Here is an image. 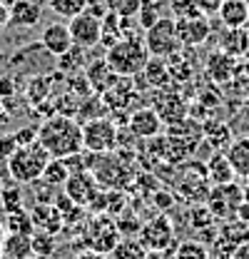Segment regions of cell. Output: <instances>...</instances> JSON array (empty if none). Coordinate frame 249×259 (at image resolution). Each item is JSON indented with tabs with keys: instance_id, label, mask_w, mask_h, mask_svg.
I'll return each instance as SVG.
<instances>
[{
	"instance_id": "1",
	"label": "cell",
	"mask_w": 249,
	"mask_h": 259,
	"mask_svg": "<svg viewBox=\"0 0 249 259\" xmlns=\"http://www.w3.org/2000/svg\"><path fill=\"white\" fill-rule=\"evenodd\" d=\"M37 142L48 150L53 160H67L85 150L82 145V125L75 117L53 115L37 127Z\"/></svg>"
},
{
	"instance_id": "2",
	"label": "cell",
	"mask_w": 249,
	"mask_h": 259,
	"mask_svg": "<svg viewBox=\"0 0 249 259\" xmlns=\"http://www.w3.org/2000/svg\"><path fill=\"white\" fill-rule=\"evenodd\" d=\"M50 160L53 157L48 155V150L35 140L32 145L18 147L5 164H8V175H10V180L15 185H32V182H37L43 177V172H45Z\"/></svg>"
},
{
	"instance_id": "3",
	"label": "cell",
	"mask_w": 249,
	"mask_h": 259,
	"mask_svg": "<svg viewBox=\"0 0 249 259\" xmlns=\"http://www.w3.org/2000/svg\"><path fill=\"white\" fill-rule=\"evenodd\" d=\"M105 60L115 70V75L137 77V75H142L145 65L150 60V53H147L142 37H130V40H122V42L107 48L105 50Z\"/></svg>"
},
{
	"instance_id": "4",
	"label": "cell",
	"mask_w": 249,
	"mask_h": 259,
	"mask_svg": "<svg viewBox=\"0 0 249 259\" xmlns=\"http://www.w3.org/2000/svg\"><path fill=\"white\" fill-rule=\"evenodd\" d=\"M142 40H145L150 58H164L167 60V58H172L175 53L182 50V40H180L175 18H159L152 28L145 30Z\"/></svg>"
},
{
	"instance_id": "5",
	"label": "cell",
	"mask_w": 249,
	"mask_h": 259,
	"mask_svg": "<svg viewBox=\"0 0 249 259\" xmlns=\"http://www.w3.org/2000/svg\"><path fill=\"white\" fill-rule=\"evenodd\" d=\"M82 145L93 155H110L120 145V125L110 117H97L82 125Z\"/></svg>"
},
{
	"instance_id": "6",
	"label": "cell",
	"mask_w": 249,
	"mask_h": 259,
	"mask_svg": "<svg viewBox=\"0 0 249 259\" xmlns=\"http://www.w3.org/2000/svg\"><path fill=\"white\" fill-rule=\"evenodd\" d=\"M137 237H140V242L145 244L147 252H175V247L180 244L175 225L167 214H157L152 220H147Z\"/></svg>"
},
{
	"instance_id": "7",
	"label": "cell",
	"mask_w": 249,
	"mask_h": 259,
	"mask_svg": "<svg viewBox=\"0 0 249 259\" xmlns=\"http://www.w3.org/2000/svg\"><path fill=\"white\" fill-rule=\"evenodd\" d=\"M207 207L212 209V214L217 220H234L242 202H244V187L242 185H219V187H212V192L207 197Z\"/></svg>"
},
{
	"instance_id": "8",
	"label": "cell",
	"mask_w": 249,
	"mask_h": 259,
	"mask_svg": "<svg viewBox=\"0 0 249 259\" xmlns=\"http://www.w3.org/2000/svg\"><path fill=\"white\" fill-rule=\"evenodd\" d=\"M67 28H70V35H72V42L90 50L95 45H100V35H102V20L90 15L88 10L75 15L72 20H67Z\"/></svg>"
},
{
	"instance_id": "9",
	"label": "cell",
	"mask_w": 249,
	"mask_h": 259,
	"mask_svg": "<svg viewBox=\"0 0 249 259\" xmlns=\"http://www.w3.org/2000/svg\"><path fill=\"white\" fill-rule=\"evenodd\" d=\"M155 112L162 117V122L167 125H177L187 120V102L177 95L172 88H164V90H155Z\"/></svg>"
},
{
	"instance_id": "10",
	"label": "cell",
	"mask_w": 249,
	"mask_h": 259,
	"mask_svg": "<svg viewBox=\"0 0 249 259\" xmlns=\"http://www.w3.org/2000/svg\"><path fill=\"white\" fill-rule=\"evenodd\" d=\"M177 23V32L182 40V48H199L212 37V23L207 15L192 18V20H175Z\"/></svg>"
},
{
	"instance_id": "11",
	"label": "cell",
	"mask_w": 249,
	"mask_h": 259,
	"mask_svg": "<svg viewBox=\"0 0 249 259\" xmlns=\"http://www.w3.org/2000/svg\"><path fill=\"white\" fill-rule=\"evenodd\" d=\"M65 194L72 199V204H93L97 197V180L93 172H75L65 182Z\"/></svg>"
},
{
	"instance_id": "12",
	"label": "cell",
	"mask_w": 249,
	"mask_h": 259,
	"mask_svg": "<svg viewBox=\"0 0 249 259\" xmlns=\"http://www.w3.org/2000/svg\"><path fill=\"white\" fill-rule=\"evenodd\" d=\"M40 45H43V50H45L48 55L60 58L75 42H72V35H70V28H67V25L50 23V25H45L43 32H40Z\"/></svg>"
},
{
	"instance_id": "13",
	"label": "cell",
	"mask_w": 249,
	"mask_h": 259,
	"mask_svg": "<svg viewBox=\"0 0 249 259\" xmlns=\"http://www.w3.org/2000/svg\"><path fill=\"white\" fill-rule=\"evenodd\" d=\"M130 132L140 140H150L157 137L162 130V117L155 112V107H140L130 112V122H127Z\"/></svg>"
},
{
	"instance_id": "14",
	"label": "cell",
	"mask_w": 249,
	"mask_h": 259,
	"mask_svg": "<svg viewBox=\"0 0 249 259\" xmlns=\"http://www.w3.org/2000/svg\"><path fill=\"white\" fill-rule=\"evenodd\" d=\"M204 72H207V77L212 80V82H217V85H224V82H229L232 77H234V72H237V58H232V55H227V53H210V58H207V63H204Z\"/></svg>"
},
{
	"instance_id": "15",
	"label": "cell",
	"mask_w": 249,
	"mask_h": 259,
	"mask_svg": "<svg viewBox=\"0 0 249 259\" xmlns=\"http://www.w3.org/2000/svg\"><path fill=\"white\" fill-rule=\"evenodd\" d=\"M85 77H88V82H90V88H93L95 95H105L117 80H120V75H115V70L107 65L105 58H100V60H95L85 67Z\"/></svg>"
},
{
	"instance_id": "16",
	"label": "cell",
	"mask_w": 249,
	"mask_h": 259,
	"mask_svg": "<svg viewBox=\"0 0 249 259\" xmlns=\"http://www.w3.org/2000/svg\"><path fill=\"white\" fill-rule=\"evenodd\" d=\"M120 239H122V237H120L117 222L100 217V220L95 222L93 244H90V249H95V252H102V254H110V252L115 249V244H117Z\"/></svg>"
},
{
	"instance_id": "17",
	"label": "cell",
	"mask_w": 249,
	"mask_h": 259,
	"mask_svg": "<svg viewBox=\"0 0 249 259\" xmlns=\"http://www.w3.org/2000/svg\"><path fill=\"white\" fill-rule=\"evenodd\" d=\"M219 20L227 30L247 28L249 23V0H224L219 8Z\"/></svg>"
},
{
	"instance_id": "18",
	"label": "cell",
	"mask_w": 249,
	"mask_h": 259,
	"mask_svg": "<svg viewBox=\"0 0 249 259\" xmlns=\"http://www.w3.org/2000/svg\"><path fill=\"white\" fill-rule=\"evenodd\" d=\"M43 20V8L37 0H15L10 5V25L15 28H35Z\"/></svg>"
},
{
	"instance_id": "19",
	"label": "cell",
	"mask_w": 249,
	"mask_h": 259,
	"mask_svg": "<svg viewBox=\"0 0 249 259\" xmlns=\"http://www.w3.org/2000/svg\"><path fill=\"white\" fill-rule=\"evenodd\" d=\"M224 155H227V160L232 164L234 175L242 177V180H247L249 177V135L232 140V145L227 147Z\"/></svg>"
},
{
	"instance_id": "20",
	"label": "cell",
	"mask_w": 249,
	"mask_h": 259,
	"mask_svg": "<svg viewBox=\"0 0 249 259\" xmlns=\"http://www.w3.org/2000/svg\"><path fill=\"white\" fill-rule=\"evenodd\" d=\"M204 167H207V177H210V185H212V187L229 185V182H234V177H237L224 152H215L212 160L207 162Z\"/></svg>"
},
{
	"instance_id": "21",
	"label": "cell",
	"mask_w": 249,
	"mask_h": 259,
	"mask_svg": "<svg viewBox=\"0 0 249 259\" xmlns=\"http://www.w3.org/2000/svg\"><path fill=\"white\" fill-rule=\"evenodd\" d=\"M142 77H145L147 85L155 88V90H164V88H170V82H172V75H170V67H167V60H164V58H150L147 65H145V70H142Z\"/></svg>"
},
{
	"instance_id": "22",
	"label": "cell",
	"mask_w": 249,
	"mask_h": 259,
	"mask_svg": "<svg viewBox=\"0 0 249 259\" xmlns=\"http://www.w3.org/2000/svg\"><path fill=\"white\" fill-rule=\"evenodd\" d=\"M3 259H30L32 257V237L25 234H8L0 249Z\"/></svg>"
},
{
	"instance_id": "23",
	"label": "cell",
	"mask_w": 249,
	"mask_h": 259,
	"mask_svg": "<svg viewBox=\"0 0 249 259\" xmlns=\"http://www.w3.org/2000/svg\"><path fill=\"white\" fill-rule=\"evenodd\" d=\"M222 53L232 55V58H244L249 53V32L244 28L239 30H227L222 35V45H219Z\"/></svg>"
},
{
	"instance_id": "24",
	"label": "cell",
	"mask_w": 249,
	"mask_h": 259,
	"mask_svg": "<svg viewBox=\"0 0 249 259\" xmlns=\"http://www.w3.org/2000/svg\"><path fill=\"white\" fill-rule=\"evenodd\" d=\"M122 23H124V18H117L115 13H107V15L102 18V35H100V45H102L105 50L124 40Z\"/></svg>"
},
{
	"instance_id": "25",
	"label": "cell",
	"mask_w": 249,
	"mask_h": 259,
	"mask_svg": "<svg viewBox=\"0 0 249 259\" xmlns=\"http://www.w3.org/2000/svg\"><path fill=\"white\" fill-rule=\"evenodd\" d=\"M107 257L110 259H147V249L140 242V237H122Z\"/></svg>"
},
{
	"instance_id": "26",
	"label": "cell",
	"mask_w": 249,
	"mask_h": 259,
	"mask_svg": "<svg viewBox=\"0 0 249 259\" xmlns=\"http://www.w3.org/2000/svg\"><path fill=\"white\" fill-rule=\"evenodd\" d=\"M5 229L8 234H25V237H32L35 234V222H32V214L25 212V209H18V212H10L5 214Z\"/></svg>"
},
{
	"instance_id": "27",
	"label": "cell",
	"mask_w": 249,
	"mask_h": 259,
	"mask_svg": "<svg viewBox=\"0 0 249 259\" xmlns=\"http://www.w3.org/2000/svg\"><path fill=\"white\" fill-rule=\"evenodd\" d=\"M85 55H88V50L85 48H80V45H72L65 55L58 58V70L65 72V75H72V72H77L80 67H85Z\"/></svg>"
},
{
	"instance_id": "28",
	"label": "cell",
	"mask_w": 249,
	"mask_h": 259,
	"mask_svg": "<svg viewBox=\"0 0 249 259\" xmlns=\"http://www.w3.org/2000/svg\"><path fill=\"white\" fill-rule=\"evenodd\" d=\"M40 180L48 182V185H53V187H65V182L70 180V167H67V162L65 160H50Z\"/></svg>"
},
{
	"instance_id": "29",
	"label": "cell",
	"mask_w": 249,
	"mask_h": 259,
	"mask_svg": "<svg viewBox=\"0 0 249 259\" xmlns=\"http://www.w3.org/2000/svg\"><path fill=\"white\" fill-rule=\"evenodd\" d=\"M175 259H210V247L199 239H182L175 247Z\"/></svg>"
},
{
	"instance_id": "30",
	"label": "cell",
	"mask_w": 249,
	"mask_h": 259,
	"mask_svg": "<svg viewBox=\"0 0 249 259\" xmlns=\"http://www.w3.org/2000/svg\"><path fill=\"white\" fill-rule=\"evenodd\" d=\"M88 3H90V0H48V8H50L55 15L65 18V20H72L75 15L85 13Z\"/></svg>"
},
{
	"instance_id": "31",
	"label": "cell",
	"mask_w": 249,
	"mask_h": 259,
	"mask_svg": "<svg viewBox=\"0 0 249 259\" xmlns=\"http://www.w3.org/2000/svg\"><path fill=\"white\" fill-rule=\"evenodd\" d=\"M50 90H53V80H50V77H45V75L32 77L30 82L25 85V95H28V100H30L32 105L45 102L48 95H50Z\"/></svg>"
},
{
	"instance_id": "32",
	"label": "cell",
	"mask_w": 249,
	"mask_h": 259,
	"mask_svg": "<svg viewBox=\"0 0 249 259\" xmlns=\"http://www.w3.org/2000/svg\"><path fill=\"white\" fill-rule=\"evenodd\" d=\"M107 13H115L117 18H137L142 0H105Z\"/></svg>"
},
{
	"instance_id": "33",
	"label": "cell",
	"mask_w": 249,
	"mask_h": 259,
	"mask_svg": "<svg viewBox=\"0 0 249 259\" xmlns=\"http://www.w3.org/2000/svg\"><path fill=\"white\" fill-rule=\"evenodd\" d=\"M0 207H3L5 214L23 209V192H20V187H15V182L10 187H3L0 190Z\"/></svg>"
},
{
	"instance_id": "34",
	"label": "cell",
	"mask_w": 249,
	"mask_h": 259,
	"mask_svg": "<svg viewBox=\"0 0 249 259\" xmlns=\"http://www.w3.org/2000/svg\"><path fill=\"white\" fill-rule=\"evenodd\" d=\"M167 67H170L172 80H177V82H185V80L192 77V65H189V60L182 58V50L175 53L172 58H167Z\"/></svg>"
},
{
	"instance_id": "35",
	"label": "cell",
	"mask_w": 249,
	"mask_h": 259,
	"mask_svg": "<svg viewBox=\"0 0 249 259\" xmlns=\"http://www.w3.org/2000/svg\"><path fill=\"white\" fill-rule=\"evenodd\" d=\"M170 8H172V18L175 20H192V18L202 15L194 0H170Z\"/></svg>"
},
{
	"instance_id": "36",
	"label": "cell",
	"mask_w": 249,
	"mask_h": 259,
	"mask_svg": "<svg viewBox=\"0 0 249 259\" xmlns=\"http://www.w3.org/2000/svg\"><path fill=\"white\" fill-rule=\"evenodd\" d=\"M53 252H55V239H53V234H48V232H35V234H32V254L50 259Z\"/></svg>"
},
{
	"instance_id": "37",
	"label": "cell",
	"mask_w": 249,
	"mask_h": 259,
	"mask_svg": "<svg viewBox=\"0 0 249 259\" xmlns=\"http://www.w3.org/2000/svg\"><path fill=\"white\" fill-rule=\"evenodd\" d=\"M159 18H162V15H159L157 3H147V0H142V8H140V13H137V23H140V28H142V30L152 28Z\"/></svg>"
},
{
	"instance_id": "38",
	"label": "cell",
	"mask_w": 249,
	"mask_h": 259,
	"mask_svg": "<svg viewBox=\"0 0 249 259\" xmlns=\"http://www.w3.org/2000/svg\"><path fill=\"white\" fill-rule=\"evenodd\" d=\"M18 150V140H15V135H3L0 137V160H10V155Z\"/></svg>"
},
{
	"instance_id": "39",
	"label": "cell",
	"mask_w": 249,
	"mask_h": 259,
	"mask_svg": "<svg viewBox=\"0 0 249 259\" xmlns=\"http://www.w3.org/2000/svg\"><path fill=\"white\" fill-rule=\"evenodd\" d=\"M197 3V8H199V13L202 15H207V18H212V15H217L219 8H222V3L224 0H194Z\"/></svg>"
},
{
	"instance_id": "40",
	"label": "cell",
	"mask_w": 249,
	"mask_h": 259,
	"mask_svg": "<svg viewBox=\"0 0 249 259\" xmlns=\"http://www.w3.org/2000/svg\"><path fill=\"white\" fill-rule=\"evenodd\" d=\"M13 135H15V140H18V147L32 145V142L37 140V130L35 127H23V130H18V132H13Z\"/></svg>"
},
{
	"instance_id": "41",
	"label": "cell",
	"mask_w": 249,
	"mask_h": 259,
	"mask_svg": "<svg viewBox=\"0 0 249 259\" xmlns=\"http://www.w3.org/2000/svg\"><path fill=\"white\" fill-rule=\"evenodd\" d=\"M15 95V82L10 77H0V97L3 100H10Z\"/></svg>"
},
{
	"instance_id": "42",
	"label": "cell",
	"mask_w": 249,
	"mask_h": 259,
	"mask_svg": "<svg viewBox=\"0 0 249 259\" xmlns=\"http://www.w3.org/2000/svg\"><path fill=\"white\" fill-rule=\"evenodd\" d=\"M229 259H249V242H242L234 247V252L229 254Z\"/></svg>"
},
{
	"instance_id": "43",
	"label": "cell",
	"mask_w": 249,
	"mask_h": 259,
	"mask_svg": "<svg viewBox=\"0 0 249 259\" xmlns=\"http://www.w3.org/2000/svg\"><path fill=\"white\" fill-rule=\"evenodd\" d=\"M8 25H10V8L0 3V32L5 30Z\"/></svg>"
},
{
	"instance_id": "44",
	"label": "cell",
	"mask_w": 249,
	"mask_h": 259,
	"mask_svg": "<svg viewBox=\"0 0 249 259\" xmlns=\"http://www.w3.org/2000/svg\"><path fill=\"white\" fill-rule=\"evenodd\" d=\"M75 259H110V257L102 254V252H95V249H85V252L75 254Z\"/></svg>"
},
{
	"instance_id": "45",
	"label": "cell",
	"mask_w": 249,
	"mask_h": 259,
	"mask_svg": "<svg viewBox=\"0 0 249 259\" xmlns=\"http://www.w3.org/2000/svg\"><path fill=\"white\" fill-rule=\"evenodd\" d=\"M10 115H13V112H10V110L5 107V100L0 97V127H3V125H8V120H10Z\"/></svg>"
},
{
	"instance_id": "46",
	"label": "cell",
	"mask_w": 249,
	"mask_h": 259,
	"mask_svg": "<svg viewBox=\"0 0 249 259\" xmlns=\"http://www.w3.org/2000/svg\"><path fill=\"white\" fill-rule=\"evenodd\" d=\"M147 259H175V252H147Z\"/></svg>"
},
{
	"instance_id": "47",
	"label": "cell",
	"mask_w": 249,
	"mask_h": 259,
	"mask_svg": "<svg viewBox=\"0 0 249 259\" xmlns=\"http://www.w3.org/2000/svg\"><path fill=\"white\" fill-rule=\"evenodd\" d=\"M5 237H8V229H5V225L0 222V249H3V242H5Z\"/></svg>"
},
{
	"instance_id": "48",
	"label": "cell",
	"mask_w": 249,
	"mask_h": 259,
	"mask_svg": "<svg viewBox=\"0 0 249 259\" xmlns=\"http://www.w3.org/2000/svg\"><path fill=\"white\" fill-rule=\"evenodd\" d=\"M210 259H229L227 254H219V252H210Z\"/></svg>"
},
{
	"instance_id": "49",
	"label": "cell",
	"mask_w": 249,
	"mask_h": 259,
	"mask_svg": "<svg viewBox=\"0 0 249 259\" xmlns=\"http://www.w3.org/2000/svg\"><path fill=\"white\" fill-rule=\"evenodd\" d=\"M147 3H159V0H147Z\"/></svg>"
},
{
	"instance_id": "50",
	"label": "cell",
	"mask_w": 249,
	"mask_h": 259,
	"mask_svg": "<svg viewBox=\"0 0 249 259\" xmlns=\"http://www.w3.org/2000/svg\"><path fill=\"white\" fill-rule=\"evenodd\" d=\"M0 190H3V180H0Z\"/></svg>"
},
{
	"instance_id": "51",
	"label": "cell",
	"mask_w": 249,
	"mask_h": 259,
	"mask_svg": "<svg viewBox=\"0 0 249 259\" xmlns=\"http://www.w3.org/2000/svg\"><path fill=\"white\" fill-rule=\"evenodd\" d=\"M0 259H3V257H0Z\"/></svg>"
}]
</instances>
